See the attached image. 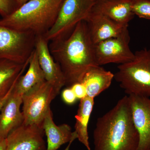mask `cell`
<instances>
[{"label": "cell", "instance_id": "cell-11", "mask_svg": "<svg viewBox=\"0 0 150 150\" xmlns=\"http://www.w3.org/2000/svg\"><path fill=\"white\" fill-rule=\"evenodd\" d=\"M133 122L139 136L137 150L150 149V98L129 95Z\"/></svg>", "mask_w": 150, "mask_h": 150}, {"label": "cell", "instance_id": "cell-25", "mask_svg": "<svg viewBox=\"0 0 150 150\" xmlns=\"http://www.w3.org/2000/svg\"><path fill=\"white\" fill-rule=\"evenodd\" d=\"M13 88L11 90V91L7 94V95L6 96L3 98V99H2L1 100H0V111H1V109L2 108L3 105H4V104L6 102V100L8 98V97L9 96L12 90L13 89Z\"/></svg>", "mask_w": 150, "mask_h": 150}, {"label": "cell", "instance_id": "cell-10", "mask_svg": "<svg viewBox=\"0 0 150 150\" xmlns=\"http://www.w3.org/2000/svg\"><path fill=\"white\" fill-rule=\"evenodd\" d=\"M43 129L23 123L8 135L5 150H38L46 148Z\"/></svg>", "mask_w": 150, "mask_h": 150}, {"label": "cell", "instance_id": "cell-28", "mask_svg": "<svg viewBox=\"0 0 150 150\" xmlns=\"http://www.w3.org/2000/svg\"><path fill=\"white\" fill-rule=\"evenodd\" d=\"M38 150H46V148H42V149H40Z\"/></svg>", "mask_w": 150, "mask_h": 150}, {"label": "cell", "instance_id": "cell-17", "mask_svg": "<svg viewBox=\"0 0 150 150\" xmlns=\"http://www.w3.org/2000/svg\"><path fill=\"white\" fill-rule=\"evenodd\" d=\"M29 61L25 64H19L7 59H0V100L11 91L19 78L23 74Z\"/></svg>", "mask_w": 150, "mask_h": 150}, {"label": "cell", "instance_id": "cell-12", "mask_svg": "<svg viewBox=\"0 0 150 150\" xmlns=\"http://www.w3.org/2000/svg\"><path fill=\"white\" fill-rule=\"evenodd\" d=\"M23 95L12 90L0 111V136L6 138L9 134L23 123L20 110Z\"/></svg>", "mask_w": 150, "mask_h": 150}, {"label": "cell", "instance_id": "cell-9", "mask_svg": "<svg viewBox=\"0 0 150 150\" xmlns=\"http://www.w3.org/2000/svg\"><path fill=\"white\" fill-rule=\"evenodd\" d=\"M35 50L46 81L59 93L62 88L66 86V79L61 67L51 55L49 42L44 35L36 37Z\"/></svg>", "mask_w": 150, "mask_h": 150}, {"label": "cell", "instance_id": "cell-30", "mask_svg": "<svg viewBox=\"0 0 150 150\" xmlns=\"http://www.w3.org/2000/svg\"><path fill=\"white\" fill-rule=\"evenodd\" d=\"M149 150H150V149Z\"/></svg>", "mask_w": 150, "mask_h": 150}, {"label": "cell", "instance_id": "cell-23", "mask_svg": "<svg viewBox=\"0 0 150 150\" xmlns=\"http://www.w3.org/2000/svg\"><path fill=\"white\" fill-rule=\"evenodd\" d=\"M62 96L63 100L68 104H74L77 99L72 90L70 87L63 91Z\"/></svg>", "mask_w": 150, "mask_h": 150}, {"label": "cell", "instance_id": "cell-4", "mask_svg": "<svg viewBox=\"0 0 150 150\" xmlns=\"http://www.w3.org/2000/svg\"><path fill=\"white\" fill-rule=\"evenodd\" d=\"M131 62L119 65L114 79L129 95L150 98V49L136 51Z\"/></svg>", "mask_w": 150, "mask_h": 150}, {"label": "cell", "instance_id": "cell-19", "mask_svg": "<svg viewBox=\"0 0 150 150\" xmlns=\"http://www.w3.org/2000/svg\"><path fill=\"white\" fill-rule=\"evenodd\" d=\"M80 100L77 113L75 115L76 122L74 132L76 134L79 141L88 150H91L88 127L93 109L94 100V98L88 96Z\"/></svg>", "mask_w": 150, "mask_h": 150}, {"label": "cell", "instance_id": "cell-7", "mask_svg": "<svg viewBox=\"0 0 150 150\" xmlns=\"http://www.w3.org/2000/svg\"><path fill=\"white\" fill-rule=\"evenodd\" d=\"M54 88L45 81L33 87L22 97V113L25 125L43 128L46 115L51 109L52 100L58 95Z\"/></svg>", "mask_w": 150, "mask_h": 150}, {"label": "cell", "instance_id": "cell-14", "mask_svg": "<svg viewBox=\"0 0 150 150\" xmlns=\"http://www.w3.org/2000/svg\"><path fill=\"white\" fill-rule=\"evenodd\" d=\"M132 0H98L95 2L92 11L127 26L135 16L132 11Z\"/></svg>", "mask_w": 150, "mask_h": 150}, {"label": "cell", "instance_id": "cell-15", "mask_svg": "<svg viewBox=\"0 0 150 150\" xmlns=\"http://www.w3.org/2000/svg\"><path fill=\"white\" fill-rule=\"evenodd\" d=\"M43 128L47 138L46 150H57L62 145L77 139L76 134L72 131L68 124L56 125L51 109L43 121Z\"/></svg>", "mask_w": 150, "mask_h": 150}, {"label": "cell", "instance_id": "cell-1", "mask_svg": "<svg viewBox=\"0 0 150 150\" xmlns=\"http://www.w3.org/2000/svg\"><path fill=\"white\" fill-rule=\"evenodd\" d=\"M54 60L62 69L66 86L81 83L86 73L97 64L94 44L85 21L78 23L74 31L63 40L49 42Z\"/></svg>", "mask_w": 150, "mask_h": 150}, {"label": "cell", "instance_id": "cell-2", "mask_svg": "<svg viewBox=\"0 0 150 150\" xmlns=\"http://www.w3.org/2000/svg\"><path fill=\"white\" fill-rule=\"evenodd\" d=\"M94 150H137L139 136L132 118L128 96L97 120Z\"/></svg>", "mask_w": 150, "mask_h": 150}, {"label": "cell", "instance_id": "cell-18", "mask_svg": "<svg viewBox=\"0 0 150 150\" xmlns=\"http://www.w3.org/2000/svg\"><path fill=\"white\" fill-rule=\"evenodd\" d=\"M45 81V76L39 65L35 49L30 59L27 72L19 78L14 89L23 95L35 86Z\"/></svg>", "mask_w": 150, "mask_h": 150}, {"label": "cell", "instance_id": "cell-22", "mask_svg": "<svg viewBox=\"0 0 150 150\" xmlns=\"http://www.w3.org/2000/svg\"><path fill=\"white\" fill-rule=\"evenodd\" d=\"M77 98L81 99L87 96L85 87L81 83H78L73 85L71 87Z\"/></svg>", "mask_w": 150, "mask_h": 150}, {"label": "cell", "instance_id": "cell-16", "mask_svg": "<svg viewBox=\"0 0 150 150\" xmlns=\"http://www.w3.org/2000/svg\"><path fill=\"white\" fill-rule=\"evenodd\" d=\"M114 74L100 66L92 67L81 83L85 87L87 96L94 98L110 86Z\"/></svg>", "mask_w": 150, "mask_h": 150}, {"label": "cell", "instance_id": "cell-5", "mask_svg": "<svg viewBox=\"0 0 150 150\" xmlns=\"http://www.w3.org/2000/svg\"><path fill=\"white\" fill-rule=\"evenodd\" d=\"M93 0H64L51 29L44 35L48 42L67 38L79 23L86 21L95 3Z\"/></svg>", "mask_w": 150, "mask_h": 150}, {"label": "cell", "instance_id": "cell-26", "mask_svg": "<svg viewBox=\"0 0 150 150\" xmlns=\"http://www.w3.org/2000/svg\"><path fill=\"white\" fill-rule=\"evenodd\" d=\"M15 1L16 2L19 7L22 5H23L25 3L27 2L30 1V0H15Z\"/></svg>", "mask_w": 150, "mask_h": 150}, {"label": "cell", "instance_id": "cell-29", "mask_svg": "<svg viewBox=\"0 0 150 150\" xmlns=\"http://www.w3.org/2000/svg\"><path fill=\"white\" fill-rule=\"evenodd\" d=\"M94 1H98V0H93Z\"/></svg>", "mask_w": 150, "mask_h": 150}, {"label": "cell", "instance_id": "cell-24", "mask_svg": "<svg viewBox=\"0 0 150 150\" xmlns=\"http://www.w3.org/2000/svg\"><path fill=\"white\" fill-rule=\"evenodd\" d=\"M6 138L0 136V150H5L6 147Z\"/></svg>", "mask_w": 150, "mask_h": 150}, {"label": "cell", "instance_id": "cell-3", "mask_svg": "<svg viewBox=\"0 0 150 150\" xmlns=\"http://www.w3.org/2000/svg\"><path fill=\"white\" fill-rule=\"evenodd\" d=\"M64 0H30L0 19V25L44 35L54 25Z\"/></svg>", "mask_w": 150, "mask_h": 150}, {"label": "cell", "instance_id": "cell-6", "mask_svg": "<svg viewBox=\"0 0 150 150\" xmlns=\"http://www.w3.org/2000/svg\"><path fill=\"white\" fill-rule=\"evenodd\" d=\"M36 35L0 25V59L25 64L35 49Z\"/></svg>", "mask_w": 150, "mask_h": 150}, {"label": "cell", "instance_id": "cell-8", "mask_svg": "<svg viewBox=\"0 0 150 150\" xmlns=\"http://www.w3.org/2000/svg\"><path fill=\"white\" fill-rule=\"evenodd\" d=\"M130 35L128 26L116 37L95 44L97 64L98 66L109 64H123L133 60L135 54L129 47Z\"/></svg>", "mask_w": 150, "mask_h": 150}, {"label": "cell", "instance_id": "cell-20", "mask_svg": "<svg viewBox=\"0 0 150 150\" xmlns=\"http://www.w3.org/2000/svg\"><path fill=\"white\" fill-rule=\"evenodd\" d=\"M132 9L135 15L150 20V0H132Z\"/></svg>", "mask_w": 150, "mask_h": 150}, {"label": "cell", "instance_id": "cell-21", "mask_svg": "<svg viewBox=\"0 0 150 150\" xmlns=\"http://www.w3.org/2000/svg\"><path fill=\"white\" fill-rule=\"evenodd\" d=\"M18 8L15 0H0V15L2 18L9 15Z\"/></svg>", "mask_w": 150, "mask_h": 150}, {"label": "cell", "instance_id": "cell-27", "mask_svg": "<svg viewBox=\"0 0 150 150\" xmlns=\"http://www.w3.org/2000/svg\"><path fill=\"white\" fill-rule=\"evenodd\" d=\"M72 142L71 143V142H69V144L68 145V146L67 147V148H66V149L64 150H69V149L70 146H71V144Z\"/></svg>", "mask_w": 150, "mask_h": 150}, {"label": "cell", "instance_id": "cell-13", "mask_svg": "<svg viewBox=\"0 0 150 150\" xmlns=\"http://www.w3.org/2000/svg\"><path fill=\"white\" fill-rule=\"evenodd\" d=\"M85 21L94 44L116 37L122 32L124 28L128 26L119 24L104 15L92 10Z\"/></svg>", "mask_w": 150, "mask_h": 150}]
</instances>
